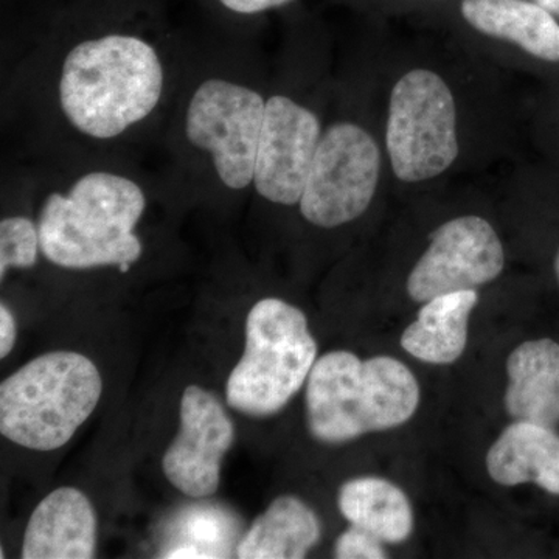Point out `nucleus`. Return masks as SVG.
Here are the masks:
<instances>
[{"instance_id":"423d86ee","label":"nucleus","mask_w":559,"mask_h":559,"mask_svg":"<svg viewBox=\"0 0 559 559\" xmlns=\"http://www.w3.org/2000/svg\"><path fill=\"white\" fill-rule=\"evenodd\" d=\"M385 145L396 178L423 182L459 156L457 109L447 81L426 69L403 76L390 95Z\"/></svg>"},{"instance_id":"412c9836","label":"nucleus","mask_w":559,"mask_h":559,"mask_svg":"<svg viewBox=\"0 0 559 559\" xmlns=\"http://www.w3.org/2000/svg\"><path fill=\"white\" fill-rule=\"evenodd\" d=\"M227 10L238 14H259L278 9L293 0H219Z\"/></svg>"},{"instance_id":"f3484780","label":"nucleus","mask_w":559,"mask_h":559,"mask_svg":"<svg viewBox=\"0 0 559 559\" xmlns=\"http://www.w3.org/2000/svg\"><path fill=\"white\" fill-rule=\"evenodd\" d=\"M320 522L308 503L296 496H280L257 518L240 540L242 559H300L319 543Z\"/></svg>"},{"instance_id":"4468645a","label":"nucleus","mask_w":559,"mask_h":559,"mask_svg":"<svg viewBox=\"0 0 559 559\" xmlns=\"http://www.w3.org/2000/svg\"><path fill=\"white\" fill-rule=\"evenodd\" d=\"M509 388L503 403L514 419L555 428L559 425V344L533 340L514 348L507 360Z\"/></svg>"},{"instance_id":"a211bd4d","label":"nucleus","mask_w":559,"mask_h":559,"mask_svg":"<svg viewBox=\"0 0 559 559\" xmlns=\"http://www.w3.org/2000/svg\"><path fill=\"white\" fill-rule=\"evenodd\" d=\"M342 516L382 543L401 544L414 530V510L403 489L381 477H358L341 487Z\"/></svg>"},{"instance_id":"2eb2a0df","label":"nucleus","mask_w":559,"mask_h":559,"mask_svg":"<svg viewBox=\"0 0 559 559\" xmlns=\"http://www.w3.org/2000/svg\"><path fill=\"white\" fill-rule=\"evenodd\" d=\"M474 31L514 44L538 60L559 62V21L535 0H460Z\"/></svg>"},{"instance_id":"0eeeda50","label":"nucleus","mask_w":559,"mask_h":559,"mask_svg":"<svg viewBox=\"0 0 559 559\" xmlns=\"http://www.w3.org/2000/svg\"><path fill=\"white\" fill-rule=\"evenodd\" d=\"M377 142L359 124H333L320 139L307 186L299 202L301 215L319 227H340L369 209L380 182Z\"/></svg>"},{"instance_id":"9d476101","label":"nucleus","mask_w":559,"mask_h":559,"mask_svg":"<svg viewBox=\"0 0 559 559\" xmlns=\"http://www.w3.org/2000/svg\"><path fill=\"white\" fill-rule=\"evenodd\" d=\"M320 139L314 112L283 95L271 97L253 171L257 193L274 204H299Z\"/></svg>"},{"instance_id":"f257e3e1","label":"nucleus","mask_w":559,"mask_h":559,"mask_svg":"<svg viewBox=\"0 0 559 559\" xmlns=\"http://www.w3.org/2000/svg\"><path fill=\"white\" fill-rule=\"evenodd\" d=\"M164 80L159 55L146 40L131 35L87 39L62 64V112L87 138L114 139L156 109Z\"/></svg>"},{"instance_id":"ddd939ff","label":"nucleus","mask_w":559,"mask_h":559,"mask_svg":"<svg viewBox=\"0 0 559 559\" xmlns=\"http://www.w3.org/2000/svg\"><path fill=\"white\" fill-rule=\"evenodd\" d=\"M489 477L502 487L535 484L559 496V436L554 428L516 419L487 454Z\"/></svg>"},{"instance_id":"7ed1b4c3","label":"nucleus","mask_w":559,"mask_h":559,"mask_svg":"<svg viewBox=\"0 0 559 559\" xmlns=\"http://www.w3.org/2000/svg\"><path fill=\"white\" fill-rule=\"evenodd\" d=\"M418 406L417 378L390 356L362 360L349 352H330L316 360L308 378V426L322 443L399 428Z\"/></svg>"},{"instance_id":"39448f33","label":"nucleus","mask_w":559,"mask_h":559,"mask_svg":"<svg viewBox=\"0 0 559 559\" xmlns=\"http://www.w3.org/2000/svg\"><path fill=\"white\" fill-rule=\"evenodd\" d=\"M318 344L307 316L280 299L253 305L246 320V347L227 380V404L248 417L278 414L308 381Z\"/></svg>"},{"instance_id":"9b49d317","label":"nucleus","mask_w":559,"mask_h":559,"mask_svg":"<svg viewBox=\"0 0 559 559\" xmlns=\"http://www.w3.org/2000/svg\"><path fill=\"white\" fill-rule=\"evenodd\" d=\"M234 423L209 390L190 385L180 401V429L162 460L165 477L190 498L219 488L221 463L234 443Z\"/></svg>"},{"instance_id":"1a4fd4ad","label":"nucleus","mask_w":559,"mask_h":559,"mask_svg":"<svg viewBox=\"0 0 559 559\" xmlns=\"http://www.w3.org/2000/svg\"><path fill=\"white\" fill-rule=\"evenodd\" d=\"M506 252L495 227L476 215L444 223L407 278V294L426 304L441 294L476 289L499 277Z\"/></svg>"},{"instance_id":"4be33fe9","label":"nucleus","mask_w":559,"mask_h":559,"mask_svg":"<svg viewBox=\"0 0 559 559\" xmlns=\"http://www.w3.org/2000/svg\"><path fill=\"white\" fill-rule=\"evenodd\" d=\"M16 322L7 305L0 307V358H5L16 344Z\"/></svg>"},{"instance_id":"b1692460","label":"nucleus","mask_w":559,"mask_h":559,"mask_svg":"<svg viewBox=\"0 0 559 559\" xmlns=\"http://www.w3.org/2000/svg\"><path fill=\"white\" fill-rule=\"evenodd\" d=\"M555 274H557L558 283H559V249L557 252V257H555Z\"/></svg>"},{"instance_id":"20e7f679","label":"nucleus","mask_w":559,"mask_h":559,"mask_svg":"<svg viewBox=\"0 0 559 559\" xmlns=\"http://www.w3.org/2000/svg\"><path fill=\"white\" fill-rule=\"evenodd\" d=\"M102 392L100 371L90 358L47 353L0 384V432L27 450H60L91 417Z\"/></svg>"},{"instance_id":"aec40b11","label":"nucleus","mask_w":559,"mask_h":559,"mask_svg":"<svg viewBox=\"0 0 559 559\" xmlns=\"http://www.w3.org/2000/svg\"><path fill=\"white\" fill-rule=\"evenodd\" d=\"M382 540L370 535L366 530L349 527L342 533L334 546V557L340 559H384L385 555Z\"/></svg>"},{"instance_id":"dca6fc26","label":"nucleus","mask_w":559,"mask_h":559,"mask_svg":"<svg viewBox=\"0 0 559 559\" xmlns=\"http://www.w3.org/2000/svg\"><path fill=\"white\" fill-rule=\"evenodd\" d=\"M477 301L476 289L441 294L426 301L415 322L404 330L401 347L421 362L454 364L468 344L469 316Z\"/></svg>"},{"instance_id":"6ab92c4d","label":"nucleus","mask_w":559,"mask_h":559,"mask_svg":"<svg viewBox=\"0 0 559 559\" xmlns=\"http://www.w3.org/2000/svg\"><path fill=\"white\" fill-rule=\"evenodd\" d=\"M39 229L25 216H11L0 223V278L11 267L28 270L38 261Z\"/></svg>"},{"instance_id":"f03ea898","label":"nucleus","mask_w":559,"mask_h":559,"mask_svg":"<svg viewBox=\"0 0 559 559\" xmlns=\"http://www.w3.org/2000/svg\"><path fill=\"white\" fill-rule=\"evenodd\" d=\"M146 200L134 180L95 171L69 194L51 193L39 215L40 252L66 270L117 266L128 272L142 255L134 234Z\"/></svg>"},{"instance_id":"f8f14e48","label":"nucleus","mask_w":559,"mask_h":559,"mask_svg":"<svg viewBox=\"0 0 559 559\" xmlns=\"http://www.w3.org/2000/svg\"><path fill=\"white\" fill-rule=\"evenodd\" d=\"M97 547V514L76 488L51 491L33 511L24 544V559H91Z\"/></svg>"},{"instance_id":"6e6552de","label":"nucleus","mask_w":559,"mask_h":559,"mask_svg":"<svg viewBox=\"0 0 559 559\" xmlns=\"http://www.w3.org/2000/svg\"><path fill=\"white\" fill-rule=\"evenodd\" d=\"M266 102L259 92L231 81H204L187 109L191 145L207 151L224 186L242 190L253 182Z\"/></svg>"},{"instance_id":"5701e85b","label":"nucleus","mask_w":559,"mask_h":559,"mask_svg":"<svg viewBox=\"0 0 559 559\" xmlns=\"http://www.w3.org/2000/svg\"><path fill=\"white\" fill-rule=\"evenodd\" d=\"M543 9L549 11L559 21V0H535Z\"/></svg>"}]
</instances>
